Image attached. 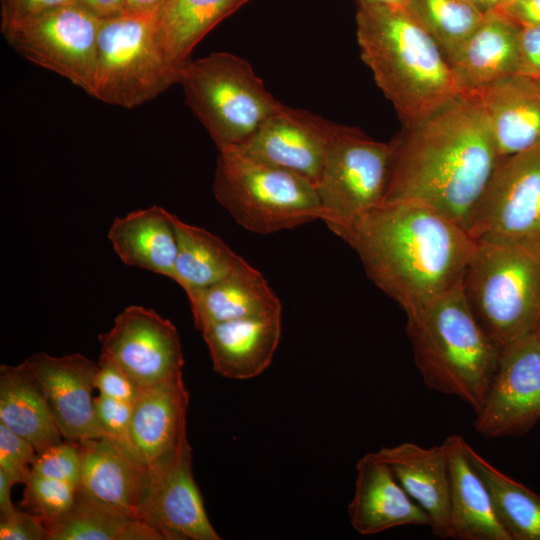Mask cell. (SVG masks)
Listing matches in <instances>:
<instances>
[{
	"label": "cell",
	"instance_id": "cell-31",
	"mask_svg": "<svg viewBox=\"0 0 540 540\" xmlns=\"http://www.w3.org/2000/svg\"><path fill=\"white\" fill-rule=\"evenodd\" d=\"M466 450L511 540H540V495L498 470L468 443Z\"/></svg>",
	"mask_w": 540,
	"mask_h": 540
},
{
	"label": "cell",
	"instance_id": "cell-41",
	"mask_svg": "<svg viewBox=\"0 0 540 540\" xmlns=\"http://www.w3.org/2000/svg\"><path fill=\"white\" fill-rule=\"evenodd\" d=\"M497 10L520 27L540 25V0H515Z\"/></svg>",
	"mask_w": 540,
	"mask_h": 540
},
{
	"label": "cell",
	"instance_id": "cell-24",
	"mask_svg": "<svg viewBox=\"0 0 540 540\" xmlns=\"http://www.w3.org/2000/svg\"><path fill=\"white\" fill-rule=\"evenodd\" d=\"M78 443L82 454L79 489L102 503L135 516L145 491L148 465L107 436Z\"/></svg>",
	"mask_w": 540,
	"mask_h": 540
},
{
	"label": "cell",
	"instance_id": "cell-19",
	"mask_svg": "<svg viewBox=\"0 0 540 540\" xmlns=\"http://www.w3.org/2000/svg\"><path fill=\"white\" fill-rule=\"evenodd\" d=\"M375 455L386 463L407 494L426 512L429 527L448 538L450 478L449 449L444 440L430 448L405 442L383 447Z\"/></svg>",
	"mask_w": 540,
	"mask_h": 540
},
{
	"label": "cell",
	"instance_id": "cell-33",
	"mask_svg": "<svg viewBox=\"0 0 540 540\" xmlns=\"http://www.w3.org/2000/svg\"><path fill=\"white\" fill-rule=\"evenodd\" d=\"M78 487L56 479L44 477L31 471L25 482L21 506L42 518L52 521L73 505Z\"/></svg>",
	"mask_w": 540,
	"mask_h": 540
},
{
	"label": "cell",
	"instance_id": "cell-9",
	"mask_svg": "<svg viewBox=\"0 0 540 540\" xmlns=\"http://www.w3.org/2000/svg\"><path fill=\"white\" fill-rule=\"evenodd\" d=\"M391 166L390 141H377L354 126L334 125L316 185L321 220L333 233L383 202Z\"/></svg>",
	"mask_w": 540,
	"mask_h": 540
},
{
	"label": "cell",
	"instance_id": "cell-22",
	"mask_svg": "<svg viewBox=\"0 0 540 540\" xmlns=\"http://www.w3.org/2000/svg\"><path fill=\"white\" fill-rule=\"evenodd\" d=\"M188 407L183 377L142 388L130 423L132 444L142 463L150 465L187 437Z\"/></svg>",
	"mask_w": 540,
	"mask_h": 540
},
{
	"label": "cell",
	"instance_id": "cell-5",
	"mask_svg": "<svg viewBox=\"0 0 540 540\" xmlns=\"http://www.w3.org/2000/svg\"><path fill=\"white\" fill-rule=\"evenodd\" d=\"M461 287L488 337L502 350L540 323V253L515 245L476 243Z\"/></svg>",
	"mask_w": 540,
	"mask_h": 540
},
{
	"label": "cell",
	"instance_id": "cell-38",
	"mask_svg": "<svg viewBox=\"0 0 540 540\" xmlns=\"http://www.w3.org/2000/svg\"><path fill=\"white\" fill-rule=\"evenodd\" d=\"M75 0H0V30L3 35L34 17Z\"/></svg>",
	"mask_w": 540,
	"mask_h": 540
},
{
	"label": "cell",
	"instance_id": "cell-10",
	"mask_svg": "<svg viewBox=\"0 0 540 540\" xmlns=\"http://www.w3.org/2000/svg\"><path fill=\"white\" fill-rule=\"evenodd\" d=\"M467 231L475 243L540 253V147L499 158Z\"/></svg>",
	"mask_w": 540,
	"mask_h": 540
},
{
	"label": "cell",
	"instance_id": "cell-25",
	"mask_svg": "<svg viewBox=\"0 0 540 540\" xmlns=\"http://www.w3.org/2000/svg\"><path fill=\"white\" fill-rule=\"evenodd\" d=\"M186 294L200 331L219 322L282 311L264 276L244 259L227 276Z\"/></svg>",
	"mask_w": 540,
	"mask_h": 540
},
{
	"label": "cell",
	"instance_id": "cell-4",
	"mask_svg": "<svg viewBox=\"0 0 540 540\" xmlns=\"http://www.w3.org/2000/svg\"><path fill=\"white\" fill-rule=\"evenodd\" d=\"M414 361L425 385L481 409L501 350L471 311L461 283L406 314Z\"/></svg>",
	"mask_w": 540,
	"mask_h": 540
},
{
	"label": "cell",
	"instance_id": "cell-29",
	"mask_svg": "<svg viewBox=\"0 0 540 540\" xmlns=\"http://www.w3.org/2000/svg\"><path fill=\"white\" fill-rule=\"evenodd\" d=\"M44 524L48 540H163L147 523L88 496L79 487L72 507Z\"/></svg>",
	"mask_w": 540,
	"mask_h": 540
},
{
	"label": "cell",
	"instance_id": "cell-21",
	"mask_svg": "<svg viewBox=\"0 0 540 540\" xmlns=\"http://www.w3.org/2000/svg\"><path fill=\"white\" fill-rule=\"evenodd\" d=\"M487 117L499 158L540 147V83L513 75L472 94Z\"/></svg>",
	"mask_w": 540,
	"mask_h": 540
},
{
	"label": "cell",
	"instance_id": "cell-16",
	"mask_svg": "<svg viewBox=\"0 0 540 540\" xmlns=\"http://www.w3.org/2000/svg\"><path fill=\"white\" fill-rule=\"evenodd\" d=\"M24 361L40 382L63 437L79 442L103 436L93 398L98 363L79 353L56 357L45 352Z\"/></svg>",
	"mask_w": 540,
	"mask_h": 540
},
{
	"label": "cell",
	"instance_id": "cell-13",
	"mask_svg": "<svg viewBox=\"0 0 540 540\" xmlns=\"http://www.w3.org/2000/svg\"><path fill=\"white\" fill-rule=\"evenodd\" d=\"M100 357L123 369L141 387L183 377L184 356L175 325L153 309L125 308L98 336Z\"/></svg>",
	"mask_w": 540,
	"mask_h": 540
},
{
	"label": "cell",
	"instance_id": "cell-23",
	"mask_svg": "<svg viewBox=\"0 0 540 540\" xmlns=\"http://www.w3.org/2000/svg\"><path fill=\"white\" fill-rule=\"evenodd\" d=\"M449 449L450 500L448 538L511 540L500 523L482 477L467 454L460 435L445 439Z\"/></svg>",
	"mask_w": 540,
	"mask_h": 540
},
{
	"label": "cell",
	"instance_id": "cell-35",
	"mask_svg": "<svg viewBox=\"0 0 540 540\" xmlns=\"http://www.w3.org/2000/svg\"><path fill=\"white\" fill-rule=\"evenodd\" d=\"M132 408L131 403L103 395L94 399L95 417L102 435L137 458L130 434Z\"/></svg>",
	"mask_w": 540,
	"mask_h": 540
},
{
	"label": "cell",
	"instance_id": "cell-43",
	"mask_svg": "<svg viewBox=\"0 0 540 540\" xmlns=\"http://www.w3.org/2000/svg\"><path fill=\"white\" fill-rule=\"evenodd\" d=\"M168 0H125V13L155 15Z\"/></svg>",
	"mask_w": 540,
	"mask_h": 540
},
{
	"label": "cell",
	"instance_id": "cell-3",
	"mask_svg": "<svg viewBox=\"0 0 540 540\" xmlns=\"http://www.w3.org/2000/svg\"><path fill=\"white\" fill-rule=\"evenodd\" d=\"M356 37L363 62L402 125L460 94L446 56L409 10L357 3Z\"/></svg>",
	"mask_w": 540,
	"mask_h": 540
},
{
	"label": "cell",
	"instance_id": "cell-27",
	"mask_svg": "<svg viewBox=\"0 0 540 540\" xmlns=\"http://www.w3.org/2000/svg\"><path fill=\"white\" fill-rule=\"evenodd\" d=\"M0 423L27 439L37 453L62 442L45 392L25 361L0 367Z\"/></svg>",
	"mask_w": 540,
	"mask_h": 540
},
{
	"label": "cell",
	"instance_id": "cell-18",
	"mask_svg": "<svg viewBox=\"0 0 540 540\" xmlns=\"http://www.w3.org/2000/svg\"><path fill=\"white\" fill-rule=\"evenodd\" d=\"M201 332L213 369L225 378L246 380L271 364L281 337V312L219 322Z\"/></svg>",
	"mask_w": 540,
	"mask_h": 540
},
{
	"label": "cell",
	"instance_id": "cell-17",
	"mask_svg": "<svg viewBox=\"0 0 540 540\" xmlns=\"http://www.w3.org/2000/svg\"><path fill=\"white\" fill-rule=\"evenodd\" d=\"M348 514L352 527L361 535L406 525H430L426 512L375 453L365 454L356 464L355 491Z\"/></svg>",
	"mask_w": 540,
	"mask_h": 540
},
{
	"label": "cell",
	"instance_id": "cell-28",
	"mask_svg": "<svg viewBox=\"0 0 540 540\" xmlns=\"http://www.w3.org/2000/svg\"><path fill=\"white\" fill-rule=\"evenodd\" d=\"M249 0H168L155 14V35L169 65L179 74L198 43Z\"/></svg>",
	"mask_w": 540,
	"mask_h": 540
},
{
	"label": "cell",
	"instance_id": "cell-11",
	"mask_svg": "<svg viewBox=\"0 0 540 540\" xmlns=\"http://www.w3.org/2000/svg\"><path fill=\"white\" fill-rule=\"evenodd\" d=\"M100 22L73 1L50 9L3 36L19 55L92 96Z\"/></svg>",
	"mask_w": 540,
	"mask_h": 540
},
{
	"label": "cell",
	"instance_id": "cell-48",
	"mask_svg": "<svg viewBox=\"0 0 540 540\" xmlns=\"http://www.w3.org/2000/svg\"><path fill=\"white\" fill-rule=\"evenodd\" d=\"M536 333H537L538 338H539V340H540V323H539V325H538V327H537V329H536Z\"/></svg>",
	"mask_w": 540,
	"mask_h": 540
},
{
	"label": "cell",
	"instance_id": "cell-36",
	"mask_svg": "<svg viewBox=\"0 0 540 540\" xmlns=\"http://www.w3.org/2000/svg\"><path fill=\"white\" fill-rule=\"evenodd\" d=\"M36 454L35 447L27 439L0 423V469L13 485L25 484Z\"/></svg>",
	"mask_w": 540,
	"mask_h": 540
},
{
	"label": "cell",
	"instance_id": "cell-7",
	"mask_svg": "<svg viewBox=\"0 0 540 540\" xmlns=\"http://www.w3.org/2000/svg\"><path fill=\"white\" fill-rule=\"evenodd\" d=\"M178 83L218 149L244 144L283 105L244 58L229 52L190 60Z\"/></svg>",
	"mask_w": 540,
	"mask_h": 540
},
{
	"label": "cell",
	"instance_id": "cell-12",
	"mask_svg": "<svg viewBox=\"0 0 540 540\" xmlns=\"http://www.w3.org/2000/svg\"><path fill=\"white\" fill-rule=\"evenodd\" d=\"M135 516L163 540H220L194 480L187 437L148 465L145 491Z\"/></svg>",
	"mask_w": 540,
	"mask_h": 540
},
{
	"label": "cell",
	"instance_id": "cell-40",
	"mask_svg": "<svg viewBox=\"0 0 540 540\" xmlns=\"http://www.w3.org/2000/svg\"><path fill=\"white\" fill-rule=\"evenodd\" d=\"M516 74L540 83V25L521 27Z\"/></svg>",
	"mask_w": 540,
	"mask_h": 540
},
{
	"label": "cell",
	"instance_id": "cell-37",
	"mask_svg": "<svg viewBox=\"0 0 540 540\" xmlns=\"http://www.w3.org/2000/svg\"><path fill=\"white\" fill-rule=\"evenodd\" d=\"M95 387L100 395L133 404L143 387L111 360L99 357Z\"/></svg>",
	"mask_w": 540,
	"mask_h": 540
},
{
	"label": "cell",
	"instance_id": "cell-8",
	"mask_svg": "<svg viewBox=\"0 0 540 540\" xmlns=\"http://www.w3.org/2000/svg\"><path fill=\"white\" fill-rule=\"evenodd\" d=\"M154 17L124 12L101 20L92 97L131 109L179 82L157 42Z\"/></svg>",
	"mask_w": 540,
	"mask_h": 540
},
{
	"label": "cell",
	"instance_id": "cell-30",
	"mask_svg": "<svg viewBox=\"0 0 540 540\" xmlns=\"http://www.w3.org/2000/svg\"><path fill=\"white\" fill-rule=\"evenodd\" d=\"M178 253L173 281L185 292L210 285L232 272L243 260L220 237L187 224L172 214Z\"/></svg>",
	"mask_w": 540,
	"mask_h": 540
},
{
	"label": "cell",
	"instance_id": "cell-20",
	"mask_svg": "<svg viewBox=\"0 0 540 540\" xmlns=\"http://www.w3.org/2000/svg\"><path fill=\"white\" fill-rule=\"evenodd\" d=\"M521 27L497 9L449 62L460 94H475L517 72Z\"/></svg>",
	"mask_w": 540,
	"mask_h": 540
},
{
	"label": "cell",
	"instance_id": "cell-2",
	"mask_svg": "<svg viewBox=\"0 0 540 540\" xmlns=\"http://www.w3.org/2000/svg\"><path fill=\"white\" fill-rule=\"evenodd\" d=\"M335 234L405 314L459 285L476 248L462 225L413 201L383 202Z\"/></svg>",
	"mask_w": 540,
	"mask_h": 540
},
{
	"label": "cell",
	"instance_id": "cell-32",
	"mask_svg": "<svg viewBox=\"0 0 540 540\" xmlns=\"http://www.w3.org/2000/svg\"><path fill=\"white\" fill-rule=\"evenodd\" d=\"M409 11L436 41L448 62L488 12L465 0H412Z\"/></svg>",
	"mask_w": 540,
	"mask_h": 540
},
{
	"label": "cell",
	"instance_id": "cell-15",
	"mask_svg": "<svg viewBox=\"0 0 540 540\" xmlns=\"http://www.w3.org/2000/svg\"><path fill=\"white\" fill-rule=\"evenodd\" d=\"M334 125L307 110L282 105L250 139L235 148L252 159L299 175L316 187Z\"/></svg>",
	"mask_w": 540,
	"mask_h": 540
},
{
	"label": "cell",
	"instance_id": "cell-39",
	"mask_svg": "<svg viewBox=\"0 0 540 540\" xmlns=\"http://www.w3.org/2000/svg\"><path fill=\"white\" fill-rule=\"evenodd\" d=\"M1 540H48V530L41 517L15 509L1 514Z\"/></svg>",
	"mask_w": 540,
	"mask_h": 540
},
{
	"label": "cell",
	"instance_id": "cell-45",
	"mask_svg": "<svg viewBox=\"0 0 540 540\" xmlns=\"http://www.w3.org/2000/svg\"><path fill=\"white\" fill-rule=\"evenodd\" d=\"M357 3L380 4L409 10L412 0H356Z\"/></svg>",
	"mask_w": 540,
	"mask_h": 540
},
{
	"label": "cell",
	"instance_id": "cell-44",
	"mask_svg": "<svg viewBox=\"0 0 540 540\" xmlns=\"http://www.w3.org/2000/svg\"><path fill=\"white\" fill-rule=\"evenodd\" d=\"M13 483L8 475L0 469V511L1 514L9 513L15 510V506L11 502L10 492Z\"/></svg>",
	"mask_w": 540,
	"mask_h": 540
},
{
	"label": "cell",
	"instance_id": "cell-1",
	"mask_svg": "<svg viewBox=\"0 0 540 540\" xmlns=\"http://www.w3.org/2000/svg\"><path fill=\"white\" fill-rule=\"evenodd\" d=\"M390 143L391 175L383 202L422 203L467 230L499 160L478 97L459 94L426 117L402 125Z\"/></svg>",
	"mask_w": 540,
	"mask_h": 540
},
{
	"label": "cell",
	"instance_id": "cell-47",
	"mask_svg": "<svg viewBox=\"0 0 540 540\" xmlns=\"http://www.w3.org/2000/svg\"><path fill=\"white\" fill-rule=\"evenodd\" d=\"M513 1L515 0H500L498 6L495 9L503 8L507 6L508 4L512 3Z\"/></svg>",
	"mask_w": 540,
	"mask_h": 540
},
{
	"label": "cell",
	"instance_id": "cell-42",
	"mask_svg": "<svg viewBox=\"0 0 540 540\" xmlns=\"http://www.w3.org/2000/svg\"><path fill=\"white\" fill-rule=\"evenodd\" d=\"M100 20L119 16L125 12V0H75Z\"/></svg>",
	"mask_w": 540,
	"mask_h": 540
},
{
	"label": "cell",
	"instance_id": "cell-46",
	"mask_svg": "<svg viewBox=\"0 0 540 540\" xmlns=\"http://www.w3.org/2000/svg\"><path fill=\"white\" fill-rule=\"evenodd\" d=\"M465 1L475 4L476 6L480 7L481 9L485 11H489V10L495 9L498 6L500 0H465Z\"/></svg>",
	"mask_w": 540,
	"mask_h": 540
},
{
	"label": "cell",
	"instance_id": "cell-6",
	"mask_svg": "<svg viewBox=\"0 0 540 540\" xmlns=\"http://www.w3.org/2000/svg\"><path fill=\"white\" fill-rule=\"evenodd\" d=\"M218 151L213 194L243 228L270 234L322 219L316 187L307 179L235 147Z\"/></svg>",
	"mask_w": 540,
	"mask_h": 540
},
{
	"label": "cell",
	"instance_id": "cell-26",
	"mask_svg": "<svg viewBox=\"0 0 540 540\" xmlns=\"http://www.w3.org/2000/svg\"><path fill=\"white\" fill-rule=\"evenodd\" d=\"M108 238L126 265L173 280L178 243L172 213L157 205L132 211L113 221Z\"/></svg>",
	"mask_w": 540,
	"mask_h": 540
},
{
	"label": "cell",
	"instance_id": "cell-14",
	"mask_svg": "<svg viewBox=\"0 0 540 540\" xmlns=\"http://www.w3.org/2000/svg\"><path fill=\"white\" fill-rule=\"evenodd\" d=\"M540 419V340L536 331L501 350L474 427L486 438L520 435Z\"/></svg>",
	"mask_w": 540,
	"mask_h": 540
},
{
	"label": "cell",
	"instance_id": "cell-34",
	"mask_svg": "<svg viewBox=\"0 0 540 540\" xmlns=\"http://www.w3.org/2000/svg\"><path fill=\"white\" fill-rule=\"evenodd\" d=\"M33 473L64 481L79 487L82 474V454L78 442H60L36 454Z\"/></svg>",
	"mask_w": 540,
	"mask_h": 540
}]
</instances>
